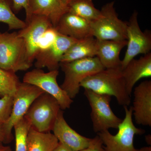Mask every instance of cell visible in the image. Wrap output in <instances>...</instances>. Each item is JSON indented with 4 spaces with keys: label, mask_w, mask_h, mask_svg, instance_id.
I'll list each match as a JSON object with an SVG mask.
<instances>
[{
    "label": "cell",
    "mask_w": 151,
    "mask_h": 151,
    "mask_svg": "<svg viewBox=\"0 0 151 151\" xmlns=\"http://www.w3.org/2000/svg\"><path fill=\"white\" fill-rule=\"evenodd\" d=\"M80 86L98 94L114 96L122 106L128 107L131 103V96L126 89L121 67L105 69L88 76Z\"/></svg>",
    "instance_id": "1"
},
{
    "label": "cell",
    "mask_w": 151,
    "mask_h": 151,
    "mask_svg": "<svg viewBox=\"0 0 151 151\" xmlns=\"http://www.w3.org/2000/svg\"><path fill=\"white\" fill-rule=\"evenodd\" d=\"M32 65L24 40L17 32H0V68L16 73Z\"/></svg>",
    "instance_id": "2"
},
{
    "label": "cell",
    "mask_w": 151,
    "mask_h": 151,
    "mask_svg": "<svg viewBox=\"0 0 151 151\" xmlns=\"http://www.w3.org/2000/svg\"><path fill=\"white\" fill-rule=\"evenodd\" d=\"M60 67L65 75L60 87L71 99L75 98L79 93L81 81L105 69L96 56L60 63Z\"/></svg>",
    "instance_id": "3"
},
{
    "label": "cell",
    "mask_w": 151,
    "mask_h": 151,
    "mask_svg": "<svg viewBox=\"0 0 151 151\" xmlns=\"http://www.w3.org/2000/svg\"><path fill=\"white\" fill-rule=\"evenodd\" d=\"M125 116L118 127V133L113 135L108 130L97 133L102 141L105 151H137L134 146L135 135H142L145 133L143 129H139L133 122V111L124 106Z\"/></svg>",
    "instance_id": "4"
},
{
    "label": "cell",
    "mask_w": 151,
    "mask_h": 151,
    "mask_svg": "<svg viewBox=\"0 0 151 151\" xmlns=\"http://www.w3.org/2000/svg\"><path fill=\"white\" fill-rule=\"evenodd\" d=\"M100 11V18L90 23L92 35L97 40H127L128 23L118 17L114 2L107 3Z\"/></svg>",
    "instance_id": "5"
},
{
    "label": "cell",
    "mask_w": 151,
    "mask_h": 151,
    "mask_svg": "<svg viewBox=\"0 0 151 151\" xmlns=\"http://www.w3.org/2000/svg\"><path fill=\"white\" fill-rule=\"evenodd\" d=\"M60 110L57 100L50 94L44 92L33 102L24 117L36 131L48 133L52 131Z\"/></svg>",
    "instance_id": "6"
},
{
    "label": "cell",
    "mask_w": 151,
    "mask_h": 151,
    "mask_svg": "<svg viewBox=\"0 0 151 151\" xmlns=\"http://www.w3.org/2000/svg\"><path fill=\"white\" fill-rule=\"evenodd\" d=\"M84 94L91 108V119L95 133L118 129L122 120L115 115L111 109L110 103L112 96L100 94L89 89H84Z\"/></svg>",
    "instance_id": "7"
},
{
    "label": "cell",
    "mask_w": 151,
    "mask_h": 151,
    "mask_svg": "<svg viewBox=\"0 0 151 151\" xmlns=\"http://www.w3.org/2000/svg\"><path fill=\"white\" fill-rule=\"evenodd\" d=\"M58 74V70L45 72L41 69L36 68L25 73L23 82L37 86L50 94L57 100L60 109L65 110L70 108L73 101L58 84L57 78Z\"/></svg>",
    "instance_id": "8"
},
{
    "label": "cell",
    "mask_w": 151,
    "mask_h": 151,
    "mask_svg": "<svg viewBox=\"0 0 151 151\" xmlns=\"http://www.w3.org/2000/svg\"><path fill=\"white\" fill-rule=\"evenodd\" d=\"M45 92L40 88L24 82H20L13 96L10 116L4 123L8 137L11 142L14 139L12 130L17 122L24 117L35 100Z\"/></svg>",
    "instance_id": "9"
},
{
    "label": "cell",
    "mask_w": 151,
    "mask_h": 151,
    "mask_svg": "<svg viewBox=\"0 0 151 151\" xmlns=\"http://www.w3.org/2000/svg\"><path fill=\"white\" fill-rule=\"evenodd\" d=\"M127 48L122 60V69L139 54L145 55L151 50V34L150 31L143 32L138 22V13L133 12L127 29Z\"/></svg>",
    "instance_id": "10"
},
{
    "label": "cell",
    "mask_w": 151,
    "mask_h": 151,
    "mask_svg": "<svg viewBox=\"0 0 151 151\" xmlns=\"http://www.w3.org/2000/svg\"><path fill=\"white\" fill-rule=\"evenodd\" d=\"M77 40L58 33L54 43L37 53L35 58L36 68H46L49 70H58L62 57Z\"/></svg>",
    "instance_id": "11"
},
{
    "label": "cell",
    "mask_w": 151,
    "mask_h": 151,
    "mask_svg": "<svg viewBox=\"0 0 151 151\" xmlns=\"http://www.w3.org/2000/svg\"><path fill=\"white\" fill-rule=\"evenodd\" d=\"M26 25L20 29L18 34L24 40L27 49L29 60L33 63L38 52L40 41L47 30L53 27L46 17L32 14L29 20L26 22Z\"/></svg>",
    "instance_id": "12"
},
{
    "label": "cell",
    "mask_w": 151,
    "mask_h": 151,
    "mask_svg": "<svg viewBox=\"0 0 151 151\" xmlns=\"http://www.w3.org/2000/svg\"><path fill=\"white\" fill-rule=\"evenodd\" d=\"M133 116L138 125L151 126V81L146 80L135 87Z\"/></svg>",
    "instance_id": "13"
},
{
    "label": "cell",
    "mask_w": 151,
    "mask_h": 151,
    "mask_svg": "<svg viewBox=\"0 0 151 151\" xmlns=\"http://www.w3.org/2000/svg\"><path fill=\"white\" fill-rule=\"evenodd\" d=\"M52 131L59 142L74 151H80L89 146L91 139L77 133L67 124L60 110L57 117Z\"/></svg>",
    "instance_id": "14"
},
{
    "label": "cell",
    "mask_w": 151,
    "mask_h": 151,
    "mask_svg": "<svg viewBox=\"0 0 151 151\" xmlns=\"http://www.w3.org/2000/svg\"><path fill=\"white\" fill-rule=\"evenodd\" d=\"M55 28L60 34L76 40L92 35L90 23L69 12L62 16Z\"/></svg>",
    "instance_id": "15"
},
{
    "label": "cell",
    "mask_w": 151,
    "mask_h": 151,
    "mask_svg": "<svg viewBox=\"0 0 151 151\" xmlns=\"http://www.w3.org/2000/svg\"><path fill=\"white\" fill-rule=\"evenodd\" d=\"M126 89L130 96L133 88L142 78L151 76V53L145 55L138 59L134 58L122 69Z\"/></svg>",
    "instance_id": "16"
},
{
    "label": "cell",
    "mask_w": 151,
    "mask_h": 151,
    "mask_svg": "<svg viewBox=\"0 0 151 151\" xmlns=\"http://www.w3.org/2000/svg\"><path fill=\"white\" fill-rule=\"evenodd\" d=\"M97 40L96 57L104 68L109 69L121 67L120 52L122 49L127 46V40Z\"/></svg>",
    "instance_id": "17"
},
{
    "label": "cell",
    "mask_w": 151,
    "mask_h": 151,
    "mask_svg": "<svg viewBox=\"0 0 151 151\" xmlns=\"http://www.w3.org/2000/svg\"><path fill=\"white\" fill-rule=\"evenodd\" d=\"M29 6L32 14L46 17L54 28L62 16L68 12L67 6L62 0H29Z\"/></svg>",
    "instance_id": "18"
},
{
    "label": "cell",
    "mask_w": 151,
    "mask_h": 151,
    "mask_svg": "<svg viewBox=\"0 0 151 151\" xmlns=\"http://www.w3.org/2000/svg\"><path fill=\"white\" fill-rule=\"evenodd\" d=\"M97 41V39L92 35L77 40L65 52L60 63L96 56Z\"/></svg>",
    "instance_id": "19"
},
{
    "label": "cell",
    "mask_w": 151,
    "mask_h": 151,
    "mask_svg": "<svg viewBox=\"0 0 151 151\" xmlns=\"http://www.w3.org/2000/svg\"><path fill=\"white\" fill-rule=\"evenodd\" d=\"M58 143L50 132L40 133L31 127L28 134L27 151H53Z\"/></svg>",
    "instance_id": "20"
},
{
    "label": "cell",
    "mask_w": 151,
    "mask_h": 151,
    "mask_svg": "<svg viewBox=\"0 0 151 151\" xmlns=\"http://www.w3.org/2000/svg\"><path fill=\"white\" fill-rule=\"evenodd\" d=\"M68 12L91 23L101 16V11L95 7L92 0H69Z\"/></svg>",
    "instance_id": "21"
},
{
    "label": "cell",
    "mask_w": 151,
    "mask_h": 151,
    "mask_svg": "<svg viewBox=\"0 0 151 151\" xmlns=\"http://www.w3.org/2000/svg\"><path fill=\"white\" fill-rule=\"evenodd\" d=\"M0 22L7 25L9 30L21 29L26 25L14 12L12 0H0Z\"/></svg>",
    "instance_id": "22"
},
{
    "label": "cell",
    "mask_w": 151,
    "mask_h": 151,
    "mask_svg": "<svg viewBox=\"0 0 151 151\" xmlns=\"http://www.w3.org/2000/svg\"><path fill=\"white\" fill-rule=\"evenodd\" d=\"M20 82L15 73L0 68V97L14 96Z\"/></svg>",
    "instance_id": "23"
},
{
    "label": "cell",
    "mask_w": 151,
    "mask_h": 151,
    "mask_svg": "<svg viewBox=\"0 0 151 151\" xmlns=\"http://www.w3.org/2000/svg\"><path fill=\"white\" fill-rule=\"evenodd\" d=\"M31 127L29 121L24 116L14 126L15 136V151H27L28 134Z\"/></svg>",
    "instance_id": "24"
},
{
    "label": "cell",
    "mask_w": 151,
    "mask_h": 151,
    "mask_svg": "<svg viewBox=\"0 0 151 151\" xmlns=\"http://www.w3.org/2000/svg\"><path fill=\"white\" fill-rule=\"evenodd\" d=\"M13 96L6 95L0 99V122L5 123L10 116Z\"/></svg>",
    "instance_id": "25"
},
{
    "label": "cell",
    "mask_w": 151,
    "mask_h": 151,
    "mask_svg": "<svg viewBox=\"0 0 151 151\" xmlns=\"http://www.w3.org/2000/svg\"><path fill=\"white\" fill-rule=\"evenodd\" d=\"M58 35V33L54 27H50L47 30L40 41L38 46V52L47 48L54 43Z\"/></svg>",
    "instance_id": "26"
},
{
    "label": "cell",
    "mask_w": 151,
    "mask_h": 151,
    "mask_svg": "<svg viewBox=\"0 0 151 151\" xmlns=\"http://www.w3.org/2000/svg\"><path fill=\"white\" fill-rule=\"evenodd\" d=\"M13 10L15 14L19 13L24 9L26 13V21L29 20L32 14L31 12L29 6V0H12Z\"/></svg>",
    "instance_id": "27"
},
{
    "label": "cell",
    "mask_w": 151,
    "mask_h": 151,
    "mask_svg": "<svg viewBox=\"0 0 151 151\" xmlns=\"http://www.w3.org/2000/svg\"><path fill=\"white\" fill-rule=\"evenodd\" d=\"M102 141L97 135L91 139L89 146L80 151H105Z\"/></svg>",
    "instance_id": "28"
},
{
    "label": "cell",
    "mask_w": 151,
    "mask_h": 151,
    "mask_svg": "<svg viewBox=\"0 0 151 151\" xmlns=\"http://www.w3.org/2000/svg\"><path fill=\"white\" fill-rule=\"evenodd\" d=\"M0 142L4 144H9L12 142L7 134L4 123L1 122H0Z\"/></svg>",
    "instance_id": "29"
},
{
    "label": "cell",
    "mask_w": 151,
    "mask_h": 151,
    "mask_svg": "<svg viewBox=\"0 0 151 151\" xmlns=\"http://www.w3.org/2000/svg\"><path fill=\"white\" fill-rule=\"evenodd\" d=\"M53 151H74L72 150L69 147L62 144V143H58V145L55 147Z\"/></svg>",
    "instance_id": "30"
},
{
    "label": "cell",
    "mask_w": 151,
    "mask_h": 151,
    "mask_svg": "<svg viewBox=\"0 0 151 151\" xmlns=\"http://www.w3.org/2000/svg\"><path fill=\"white\" fill-rule=\"evenodd\" d=\"M0 151H12L10 147L5 146L3 145L2 142H0Z\"/></svg>",
    "instance_id": "31"
},
{
    "label": "cell",
    "mask_w": 151,
    "mask_h": 151,
    "mask_svg": "<svg viewBox=\"0 0 151 151\" xmlns=\"http://www.w3.org/2000/svg\"><path fill=\"white\" fill-rule=\"evenodd\" d=\"M137 151H151V147H145L141 148L139 149H138Z\"/></svg>",
    "instance_id": "32"
},
{
    "label": "cell",
    "mask_w": 151,
    "mask_h": 151,
    "mask_svg": "<svg viewBox=\"0 0 151 151\" xmlns=\"http://www.w3.org/2000/svg\"><path fill=\"white\" fill-rule=\"evenodd\" d=\"M146 141L148 144H150V139H151V135H147L145 137Z\"/></svg>",
    "instance_id": "33"
},
{
    "label": "cell",
    "mask_w": 151,
    "mask_h": 151,
    "mask_svg": "<svg viewBox=\"0 0 151 151\" xmlns=\"http://www.w3.org/2000/svg\"><path fill=\"white\" fill-rule=\"evenodd\" d=\"M62 2L65 5L67 6L68 3L69 1V0H62Z\"/></svg>",
    "instance_id": "34"
}]
</instances>
